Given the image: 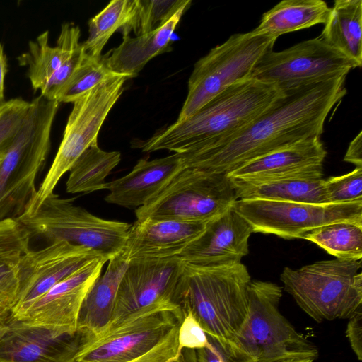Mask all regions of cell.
Returning a JSON list of instances; mask_svg holds the SVG:
<instances>
[{
    "label": "cell",
    "instance_id": "31",
    "mask_svg": "<svg viewBox=\"0 0 362 362\" xmlns=\"http://www.w3.org/2000/svg\"><path fill=\"white\" fill-rule=\"evenodd\" d=\"M81 30L73 23H64L57 41L62 51L61 64L47 86L41 90V95L47 100H56L57 97L81 64L86 52L82 43L79 42Z\"/></svg>",
    "mask_w": 362,
    "mask_h": 362
},
{
    "label": "cell",
    "instance_id": "21",
    "mask_svg": "<svg viewBox=\"0 0 362 362\" xmlns=\"http://www.w3.org/2000/svg\"><path fill=\"white\" fill-rule=\"evenodd\" d=\"M185 168L179 153L148 160L139 159L126 175L108 182L105 202L132 209L145 205L162 191Z\"/></svg>",
    "mask_w": 362,
    "mask_h": 362
},
{
    "label": "cell",
    "instance_id": "46",
    "mask_svg": "<svg viewBox=\"0 0 362 362\" xmlns=\"http://www.w3.org/2000/svg\"><path fill=\"white\" fill-rule=\"evenodd\" d=\"M314 361L310 359H299V360H289L284 362H313Z\"/></svg>",
    "mask_w": 362,
    "mask_h": 362
},
{
    "label": "cell",
    "instance_id": "18",
    "mask_svg": "<svg viewBox=\"0 0 362 362\" xmlns=\"http://www.w3.org/2000/svg\"><path fill=\"white\" fill-rule=\"evenodd\" d=\"M250 224L232 207L208 221L204 231L178 255L186 264L209 267L240 263L249 252Z\"/></svg>",
    "mask_w": 362,
    "mask_h": 362
},
{
    "label": "cell",
    "instance_id": "38",
    "mask_svg": "<svg viewBox=\"0 0 362 362\" xmlns=\"http://www.w3.org/2000/svg\"><path fill=\"white\" fill-rule=\"evenodd\" d=\"M19 258L0 259V310L8 315L16 303L19 289Z\"/></svg>",
    "mask_w": 362,
    "mask_h": 362
},
{
    "label": "cell",
    "instance_id": "8",
    "mask_svg": "<svg viewBox=\"0 0 362 362\" xmlns=\"http://www.w3.org/2000/svg\"><path fill=\"white\" fill-rule=\"evenodd\" d=\"M52 192L31 215L16 219L30 238L51 243L65 241L90 249L106 262L120 255L124 247L131 224L99 218Z\"/></svg>",
    "mask_w": 362,
    "mask_h": 362
},
{
    "label": "cell",
    "instance_id": "17",
    "mask_svg": "<svg viewBox=\"0 0 362 362\" xmlns=\"http://www.w3.org/2000/svg\"><path fill=\"white\" fill-rule=\"evenodd\" d=\"M327 151L320 136L308 138L252 160L227 174L245 182L322 179Z\"/></svg>",
    "mask_w": 362,
    "mask_h": 362
},
{
    "label": "cell",
    "instance_id": "20",
    "mask_svg": "<svg viewBox=\"0 0 362 362\" xmlns=\"http://www.w3.org/2000/svg\"><path fill=\"white\" fill-rule=\"evenodd\" d=\"M0 341V362H73L78 334L59 335L48 329L7 320Z\"/></svg>",
    "mask_w": 362,
    "mask_h": 362
},
{
    "label": "cell",
    "instance_id": "10",
    "mask_svg": "<svg viewBox=\"0 0 362 362\" xmlns=\"http://www.w3.org/2000/svg\"><path fill=\"white\" fill-rule=\"evenodd\" d=\"M129 78L117 75L75 100L69 115L62 140L51 167L40 186L28 202L22 214H34L52 192L61 177L69 171L80 156L98 144L100 129L122 95Z\"/></svg>",
    "mask_w": 362,
    "mask_h": 362
},
{
    "label": "cell",
    "instance_id": "5",
    "mask_svg": "<svg viewBox=\"0 0 362 362\" xmlns=\"http://www.w3.org/2000/svg\"><path fill=\"white\" fill-rule=\"evenodd\" d=\"M361 260L317 261L293 269L285 267L284 290L317 322L349 319L362 310Z\"/></svg>",
    "mask_w": 362,
    "mask_h": 362
},
{
    "label": "cell",
    "instance_id": "42",
    "mask_svg": "<svg viewBox=\"0 0 362 362\" xmlns=\"http://www.w3.org/2000/svg\"><path fill=\"white\" fill-rule=\"evenodd\" d=\"M344 161L351 163L356 167H362V132L350 142Z\"/></svg>",
    "mask_w": 362,
    "mask_h": 362
},
{
    "label": "cell",
    "instance_id": "19",
    "mask_svg": "<svg viewBox=\"0 0 362 362\" xmlns=\"http://www.w3.org/2000/svg\"><path fill=\"white\" fill-rule=\"evenodd\" d=\"M206 223L136 221L129 229L121 254L128 262L176 257L204 231Z\"/></svg>",
    "mask_w": 362,
    "mask_h": 362
},
{
    "label": "cell",
    "instance_id": "12",
    "mask_svg": "<svg viewBox=\"0 0 362 362\" xmlns=\"http://www.w3.org/2000/svg\"><path fill=\"white\" fill-rule=\"evenodd\" d=\"M232 209L253 233L303 239L314 230L337 222L362 225V201L315 204L262 199H237Z\"/></svg>",
    "mask_w": 362,
    "mask_h": 362
},
{
    "label": "cell",
    "instance_id": "4",
    "mask_svg": "<svg viewBox=\"0 0 362 362\" xmlns=\"http://www.w3.org/2000/svg\"><path fill=\"white\" fill-rule=\"evenodd\" d=\"M59 103L42 95L32 101L18 132L0 163V221L21 216L50 148Z\"/></svg>",
    "mask_w": 362,
    "mask_h": 362
},
{
    "label": "cell",
    "instance_id": "28",
    "mask_svg": "<svg viewBox=\"0 0 362 362\" xmlns=\"http://www.w3.org/2000/svg\"><path fill=\"white\" fill-rule=\"evenodd\" d=\"M136 0L111 1L100 12L88 21V37L82 43L88 55L99 58L109 39L133 17Z\"/></svg>",
    "mask_w": 362,
    "mask_h": 362
},
{
    "label": "cell",
    "instance_id": "14",
    "mask_svg": "<svg viewBox=\"0 0 362 362\" xmlns=\"http://www.w3.org/2000/svg\"><path fill=\"white\" fill-rule=\"evenodd\" d=\"M97 258L102 257L90 249L65 241L51 243L38 250H29L18 262L19 289L8 319L21 314L54 286Z\"/></svg>",
    "mask_w": 362,
    "mask_h": 362
},
{
    "label": "cell",
    "instance_id": "44",
    "mask_svg": "<svg viewBox=\"0 0 362 362\" xmlns=\"http://www.w3.org/2000/svg\"><path fill=\"white\" fill-rule=\"evenodd\" d=\"M8 329V325L7 324V321H6V322L0 325V341L2 339V337H4V335L5 334V333L7 332Z\"/></svg>",
    "mask_w": 362,
    "mask_h": 362
},
{
    "label": "cell",
    "instance_id": "25",
    "mask_svg": "<svg viewBox=\"0 0 362 362\" xmlns=\"http://www.w3.org/2000/svg\"><path fill=\"white\" fill-rule=\"evenodd\" d=\"M230 180L235 189L238 199L328 204L323 178H288L262 182Z\"/></svg>",
    "mask_w": 362,
    "mask_h": 362
},
{
    "label": "cell",
    "instance_id": "37",
    "mask_svg": "<svg viewBox=\"0 0 362 362\" xmlns=\"http://www.w3.org/2000/svg\"><path fill=\"white\" fill-rule=\"evenodd\" d=\"M30 236L16 219L0 221V259H18L29 249Z\"/></svg>",
    "mask_w": 362,
    "mask_h": 362
},
{
    "label": "cell",
    "instance_id": "13",
    "mask_svg": "<svg viewBox=\"0 0 362 362\" xmlns=\"http://www.w3.org/2000/svg\"><path fill=\"white\" fill-rule=\"evenodd\" d=\"M360 67L320 37L279 52L270 50L259 60L250 78L274 86L282 93L347 75Z\"/></svg>",
    "mask_w": 362,
    "mask_h": 362
},
{
    "label": "cell",
    "instance_id": "3",
    "mask_svg": "<svg viewBox=\"0 0 362 362\" xmlns=\"http://www.w3.org/2000/svg\"><path fill=\"white\" fill-rule=\"evenodd\" d=\"M249 272L243 263L200 267L185 264L175 302L189 311L205 333L236 349L248 316Z\"/></svg>",
    "mask_w": 362,
    "mask_h": 362
},
{
    "label": "cell",
    "instance_id": "9",
    "mask_svg": "<svg viewBox=\"0 0 362 362\" xmlns=\"http://www.w3.org/2000/svg\"><path fill=\"white\" fill-rule=\"evenodd\" d=\"M277 37L252 31L235 33L194 64L188 92L176 121L192 116L230 86L250 78L254 67Z\"/></svg>",
    "mask_w": 362,
    "mask_h": 362
},
{
    "label": "cell",
    "instance_id": "47",
    "mask_svg": "<svg viewBox=\"0 0 362 362\" xmlns=\"http://www.w3.org/2000/svg\"><path fill=\"white\" fill-rule=\"evenodd\" d=\"M4 157L0 158V163H1V160L4 158Z\"/></svg>",
    "mask_w": 362,
    "mask_h": 362
},
{
    "label": "cell",
    "instance_id": "1",
    "mask_svg": "<svg viewBox=\"0 0 362 362\" xmlns=\"http://www.w3.org/2000/svg\"><path fill=\"white\" fill-rule=\"evenodd\" d=\"M346 76L286 91L229 138L177 153L185 168L227 175L252 160L297 141L320 137L329 112L346 94Z\"/></svg>",
    "mask_w": 362,
    "mask_h": 362
},
{
    "label": "cell",
    "instance_id": "11",
    "mask_svg": "<svg viewBox=\"0 0 362 362\" xmlns=\"http://www.w3.org/2000/svg\"><path fill=\"white\" fill-rule=\"evenodd\" d=\"M238 199L227 175L184 168L156 197L135 210L136 221L171 220L206 223Z\"/></svg>",
    "mask_w": 362,
    "mask_h": 362
},
{
    "label": "cell",
    "instance_id": "41",
    "mask_svg": "<svg viewBox=\"0 0 362 362\" xmlns=\"http://www.w3.org/2000/svg\"><path fill=\"white\" fill-rule=\"evenodd\" d=\"M346 334L351 347L359 361L362 360V310L352 315L347 324Z\"/></svg>",
    "mask_w": 362,
    "mask_h": 362
},
{
    "label": "cell",
    "instance_id": "15",
    "mask_svg": "<svg viewBox=\"0 0 362 362\" xmlns=\"http://www.w3.org/2000/svg\"><path fill=\"white\" fill-rule=\"evenodd\" d=\"M106 262L102 258L95 259L54 286L21 314L7 320L44 328L59 335L76 334L83 302Z\"/></svg>",
    "mask_w": 362,
    "mask_h": 362
},
{
    "label": "cell",
    "instance_id": "23",
    "mask_svg": "<svg viewBox=\"0 0 362 362\" xmlns=\"http://www.w3.org/2000/svg\"><path fill=\"white\" fill-rule=\"evenodd\" d=\"M128 262L122 254L108 261L105 273L97 278L83 302L78 332L95 333L110 320L119 282Z\"/></svg>",
    "mask_w": 362,
    "mask_h": 362
},
{
    "label": "cell",
    "instance_id": "39",
    "mask_svg": "<svg viewBox=\"0 0 362 362\" xmlns=\"http://www.w3.org/2000/svg\"><path fill=\"white\" fill-rule=\"evenodd\" d=\"M207 337L206 345L197 349L199 362H254L245 354L223 345L209 335Z\"/></svg>",
    "mask_w": 362,
    "mask_h": 362
},
{
    "label": "cell",
    "instance_id": "16",
    "mask_svg": "<svg viewBox=\"0 0 362 362\" xmlns=\"http://www.w3.org/2000/svg\"><path fill=\"white\" fill-rule=\"evenodd\" d=\"M184 269L185 263L177 256L129 261L119 282L110 320L160 301L175 302Z\"/></svg>",
    "mask_w": 362,
    "mask_h": 362
},
{
    "label": "cell",
    "instance_id": "32",
    "mask_svg": "<svg viewBox=\"0 0 362 362\" xmlns=\"http://www.w3.org/2000/svg\"><path fill=\"white\" fill-rule=\"evenodd\" d=\"M117 75L108 66L106 57H92L85 54L81 64L59 91L56 100L74 103L82 95Z\"/></svg>",
    "mask_w": 362,
    "mask_h": 362
},
{
    "label": "cell",
    "instance_id": "26",
    "mask_svg": "<svg viewBox=\"0 0 362 362\" xmlns=\"http://www.w3.org/2000/svg\"><path fill=\"white\" fill-rule=\"evenodd\" d=\"M329 10L322 0H284L265 12L252 31L278 38L286 33L325 24Z\"/></svg>",
    "mask_w": 362,
    "mask_h": 362
},
{
    "label": "cell",
    "instance_id": "22",
    "mask_svg": "<svg viewBox=\"0 0 362 362\" xmlns=\"http://www.w3.org/2000/svg\"><path fill=\"white\" fill-rule=\"evenodd\" d=\"M191 3L187 0L167 22L150 33L134 37L122 36L121 44L105 54L109 68L129 78L136 76L150 60L168 52L173 34Z\"/></svg>",
    "mask_w": 362,
    "mask_h": 362
},
{
    "label": "cell",
    "instance_id": "40",
    "mask_svg": "<svg viewBox=\"0 0 362 362\" xmlns=\"http://www.w3.org/2000/svg\"><path fill=\"white\" fill-rule=\"evenodd\" d=\"M207 342V334L192 314L189 311L184 312L178 331L179 349H199L204 348Z\"/></svg>",
    "mask_w": 362,
    "mask_h": 362
},
{
    "label": "cell",
    "instance_id": "43",
    "mask_svg": "<svg viewBox=\"0 0 362 362\" xmlns=\"http://www.w3.org/2000/svg\"><path fill=\"white\" fill-rule=\"evenodd\" d=\"M8 71L7 59L4 46L0 44V106L6 101L4 99V81Z\"/></svg>",
    "mask_w": 362,
    "mask_h": 362
},
{
    "label": "cell",
    "instance_id": "7",
    "mask_svg": "<svg viewBox=\"0 0 362 362\" xmlns=\"http://www.w3.org/2000/svg\"><path fill=\"white\" fill-rule=\"evenodd\" d=\"M183 313L172 300L160 301L110 320L95 333L78 334L73 362H127L153 348Z\"/></svg>",
    "mask_w": 362,
    "mask_h": 362
},
{
    "label": "cell",
    "instance_id": "24",
    "mask_svg": "<svg viewBox=\"0 0 362 362\" xmlns=\"http://www.w3.org/2000/svg\"><path fill=\"white\" fill-rule=\"evenodd\" d=\"M324 25L319 37L361 66L362 1H335Z\"/></svg>",
    "mask_w": 362,
    "mask_h": 362
},
{
    "label": "cell",
    "instance_id": "29",
    "mask_svg": "<svg viewBox=\"0 0 362 362\" xmlns=\"http://www.w3.org/2000/svg\"><path fill=\"white\" fill-rule=\"evenodd\" d=\"M303 239L314 243L336 259L361 260L362 225L337 222L308 233Z\"/></svg>",
    "mask_w": 362,
    "mask_h": 362
},
{
    "label": "cell",
    "instance_id": "34",
    "mask_svg": "<svg viewBox=\"0 0 362 362\" xmlns=\"http://www.w3.org/2000/svg\"><path fill=\"white\" fill-rule=\"evenodd\" d=\"M180 323L173 327L149 351L127 362H199L197 349H179L178 331Z\"/></svg>",
    "mask_w": 362,
    "mask_h": 362
},
{
    "label": "cell",
    "instance_id": "30",
    "mask_svg": "<svg viewBox=\"0 0 362 362\" xmlns=\"http://www.w3.org/2000/svg\"><path fill=\"white\" fill-rule=\"evenodd\" d=\"M61 60V49L49 44L48 31L30 41L28 51L18 57L21 66H28V76L35 91L44 89L59 69Z\"/></svg>",
    "mask_w": 362,
    "mask_h": 362
},
{
    "label": "cell",
    "instance_id": "33",
    "mask_svg": "<svg viewBox=\"0 0 362 362\" xmlns=\"http://www.w3.org/2000/svg\"><path fill=\"white\" fill-rule=\"evenodd\" d=\"M187 0H136L131 20L120 29L124 35L133 32L136 36L150 33L167 22Z\"/></svg>",
    "mask_w": 362,
    "mask_h": 362
},
{
    "label": "cell",
    "instance_id": "45",
    "mask_svg": "<svg viewBox=\"0 0 362 362\" xmlns=\"http://www.w3.org/2000/svg\"><path fill=\"white\" fill-rule=\"evenodd\" d=\"M8 315L0 310V325L6 322Z\"/></svg>",
    "mask_w": 362,
    "mask_h": 362
},
{
    "label": "cell",
    "instance_id": "27",
    "mask_svg": "<svg viewBox=\"0 0 362 362\" xmlns=\"http://www.w3.org/2000/svg\"><path fill=\"white\" fill-rule=\"evenodd\" d=\"M119 151H105L98 144L86 149L69 170L66 183V192L90 193L106 189V177L119 163Z\"/></svg>",
    "mask_w": 362,
    "mask_h": 362
},
{
    "label": "cell",
    "instance_id": "35",
    "mask_svg": "<svg viewBox=\"0 0 362 362\" xmlns=\"http://www.w3.org/2000/svg\"><path fill=\"white\" fill-rule=\"evenodd\" d=\"M30 105V102L13 98L0 106V158L5 156L12 145Z\"/></svg>",
    "mask_w": 362,
    "mask_h": 362
},
{
    "label": "cell",
    "instance_id": "6",
    "mask_svg": "<svg viewBox=\"0 0 362 362\" xmlns=\"http://www.w3.org/2000/svg\"><path fill=\"white\" fill-rule=\"evenodd\" d=\"M282 288L251 280L248 288V316L236 338V349L254 362H284L317 358V347L280 313Z\"/></svg>",
    "mask_w": 362,
    "mask_h": 362
},
{
    "label": "cell",
    "instance_id": "2",
    "mask_svg": "<svg viewBox=\"0 0 362 362\" xmlns=\"http://www.w3.org/2000/svg\"><path fill=\"white\" fill-rule=\"evenodd\" d=\"M283 94L273 85L247 78L223 90L188 118L175 121L146 140L134 141L132 147L143 152L181 153L212 145L240 132Z\"/></svg>",
    "mask_w": 362,
    "mask_h": 362
},
{
    "label": "cell",
    "instance_id": "48",
    "mask_svg": "<svg viewBox=\"0 0 362 362\" xmlns=\"http://www.w3.org/2000/svg\"><path fill=\"white\" fill-rule=\"evenodd\" d=\"M4 313V312H3Z\"/></svg>",
    "mask_w": 362,
    "mask_h": 362
},
{
    "label": "cell",
    "instance_id": "36",
    "mask_svg": "<svg viewBox=\"0 0 362 362\" xmlns=\"http://www.w3.org/2000/svg\"><path fill=\"white\" fill-rule=\"evenodd\" d=\"M328 204L362 201V167L325 180Z\"/></svg>",
    "mask_w": 362,
    "mask_h": 362
}]
</instances>
